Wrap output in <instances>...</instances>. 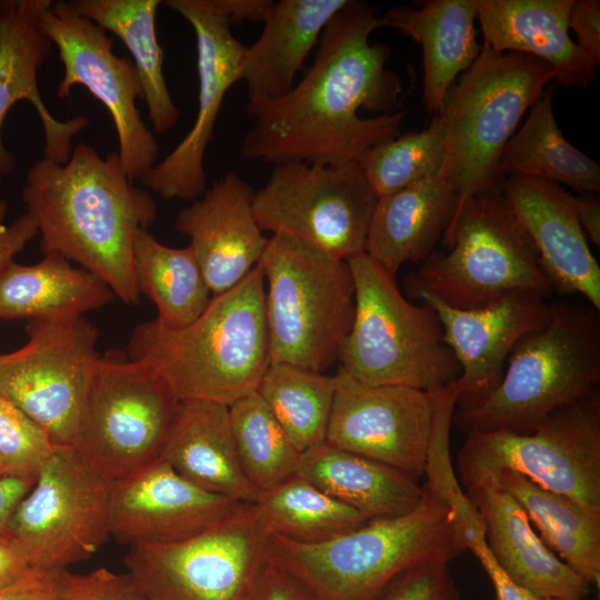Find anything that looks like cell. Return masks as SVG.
I'll list each match as a JSON object with an SVG mask.
<instances>
[{
  "instance_id": "1",
  "label": "cell",
  "mask_w": 600,
  "mask_h": 600,
  "mask_svg": "<svg viewBox=\"0 0 600 600\" xmlns=\"http://www.w3.org/2000/svg\"><path fill=\"white\" fill-rule=\"evenodd\" d=\"M377 7L350 1L328 22L302 79L274 100H248L253 124L240 154L273 166H340L400 134L407 112L393 111L402 91L386 68L391 49L370 43Z\"/></svg>"
},
{
  "instance_id": "2",
  "label": "cell",
  "mask_w": 600,
  "mask_h": 600,
  "mask_svg": "<svg viewBox=\"0 0 600 600\" xmlns=\"http://www.w3.org/2000/svg\"><path fill=\"white\" fill-rule=\"evenodd\" d=\"M21 196L38 224L43 254L76 261L124 303L139 302L133 242L157 220L158 209L130 180L118 152L102 158L80 142L64 163L42 157L28 169Z\"/></svg>"
},
{
  "instance_id": "3",
  "label": "cell",
  "mask_w": 600,
  "mask_h": 600,
  "mask_svg": "<svg viewBox=\"0 0 600 600\" xmlns=\"http://www.w3.org/2000/svg\"><path fill=\"white\" fill-rule=\"evenodd\" d=\"M264 297L257 264L188 326L168 329L156 319L138 324L127 354L154 369L179 401L230 407L257 391L271 363Z\"/></svg>"
},
{
  "instance_id": "4",
  "label": "cell",
  "mask_w": 600,
  "mask_h": 600,
  "mask_svg": "<svg viewBox=\"0 0 600 600\" xmlns=\"http://www.w3.org/2000/svg\"><path fill=\"white\" fill-rule=\"evenodd\" d=\"M424 490L410 512L370 519L321 543L270 533L268 558L324 600H373L402 572L432 561L451 562L463 553L453 510Z\"/></svg>"
},
{
  "instance_id": "5",
  "label": "cell",
  "mask_w": 600,
  "mask_h": 600,
  "mask_svg": "<svg viewBox=\"0 0 600 600\" xmlns=\"http://www.w3.org/2000/svg\"><path fill=\"white\" fill-rule=\"evenodd\" d=\"M551 304L550 321L517 343L484 402L453 413L462 432L530 433L557 409L599 388L600 310L570 301Z\"/></svg>"
},
{
  "instance_id": "6",
  "label": "cell",
  "mask_w": 600,
  "mask_h": 600,
  "mask_svg": "<svg viewBox=\"0 0 600 600\" xmlns=\"http://www.w3.org/2000/svg\"><path fill=\"white\" fill-rule=\"evenodd\" d=\"M554 79V70L537 58L498 53L482 44L474 62L451 84L437 113L446 131L440 176L458 196L456 214L473 196L501 189L504 146Z\"/></svg>"
},
{
  "instance_id": "7",
  "label": "cell",
  "mask_w": 600,
  "mask_h": 600,
  "mask_svg": "<svg viewBox=\"0 0 600 600\" xmlns=\"http://www.w3.org/2000/svg\"><path fill=\"white\" fill-rule=\"evenodd\" d=\"M442 238L449 251H433L407 277L409 298L430 296L471 310L518 291L552 294L534 244L501 189L468 199Z\"/></svg>"
},
{
  "instance_id": "8",
  "label": "cell",
  "mask_w": 600,
  "mask_h": 600,
  "mask_svg": "<svg viewBox=\"0 0 600 600\" xmlns=\"http://www.w3.org/2000/svg\"><path fill=\"white\" fill-rule=\"evenodd\" d=\"M258 264L268 286L271 363L326 372L339 361L353 323L356 290L348 261L273 233Z\"/></svg>"
},
{
  "instance_id": "9",
  "label": "cell",
  "mask_w": 600,
  "mask_h": 600,
  "mask_svg": "<svg viewBox=\"0 0 600 600\" xmlns=\"http://www.w3.org/2000/svg\"><path fill=\"white\" fill-rule=\"evenodd\" d=\"M347 261L356 310L339 368L369 386L432 392L454 382L461 369L436 312L424 302L418 306L404 298L396 274L366 252Z\"/></svg>"
},
{
  "instance_id": "10",
  "label": "cell",
  "mask_w": 600,
  "mask_h": 600,
  "mask_svg": "<svg viewBox=\"0 0 600 600\" xmlns=\"http://www.w3.org/2000/svg\"><path fill=\"white\" fill-rule=\"evenodd\" d=\"M457 466L466 491L513 471L600 514L599 388L557 409L530 433L467 434Z\"/></svg>"
},
{
  "instance_id": "11",
  "label": "cell",
  "mask_w": 600,
  "mask_h": 600,
  "mask_svg": "<svg viewBox=\"0 0 600 600\" xmlns=\"http://www.w3.org/2000/svg\"><path fill=\"white\" fill-rule=\"evenodd\" d=\"M270 533L257 504L247 503L186 540L132 544L124 564L142 600H248Z\"/></svg>"
},
{
  "instance_id": "12",
  "label": "cell",
  "mask_w": 600,
  "mask_h": 600,
  "mask_svg": "<svg viewBox=\"0 0 600 600\" xmlns=\"http://www.w3.org/2000/svg\"><path fill=\"white\" fill-rule=\"evenodd\" d=\"M113 481L78 447L56 446L6 531L32 569L62 570L97 552L110 537Z\"/></svg>"
},
{
  "instance_id": "13",
  "label": "cell",
  "mask_w": 600,
  "mask_h": 600,
  "mask_svg": "<svg viewBox=\"0 0 600 600\" xmlns=\"http://www.w3.org/2000/svg\"><path fill=\"white\" fill-rule=\"evenodd\" d=\"M179 402L149 364L109 350L98 360L76 447L123 478L159 459Z\"/></svg>"
},
{
  "instance_id": "14",
  "label": "cell",
  "mask_w": 600,
  "mask_h": 600,
  "mask_svg": "<svg viewBox=\"0 0 600 600\" xmlns=\"http://www.w3.org/2000/svg\"><path fill=\"white\" fill-rule=\"evenodd\" d=\"M26 330L24 346L0 354V397L56 444L76 446L100 358L98 329L82 316L29 320Z\"/></svg>"
},
{
  "instance_id": "15",
  "label": "cell",
  "mask_w": 600,
  "mask_h": 600,
  "mask_svg": "<svg viewBox=\"0 0 600 600\" xmlns=\"http://www.w3.org/2000/svg\"><path fill=\"white\" fill-rule=\"evenodd\" d=\"M377 201L358 161L287 162L273 166L254 191L252 210L263 232L287 233L348 260L364 252Z\"/></svg>"
},
{
  "instance_id": "16",
  "label": "cell",
  "mask_w": 600,
  "mask_h": 600,
  "mask_svg": "<svg viewBox=\"0 0 600 600\" xmlns=\"http://www.w3.org/2000/svg\"><path fill=\"white\" fill-rule=\"evenodd\" d=\"M40 22L63 64L57 96L69 98L73 87L87 88L113 120L118 156L128 177L142 180L156 164L159 143L136 106L143 93L132 60L114 54L107 31L81 16L72 1L47 0Z\"/></svg>"
},
{
  "instance_id": "17",
  "label": "cell",
  "mask_w": 600,
  "mask_h": 600,
  "mask_svg": "<svg viewBox=\"0 0 600 600\" xmlns=\"http://www.w3.org/2000/svg\"><path fill=\"white\" fill-rule=\"evenodd\" d=\"M163 3L184 18L196 34L198 110L189 132L141 181L163 199L194 201L207 190L206 150L227 92L241 80L247 47L232 34L231 22L216 0Z\"/></svg>"
},
{
  "instance_id": "18",
  "label": "cell",
  "mask_w": 600,
  "mask_h": 600,
  "mask_svg": "<svg viewBox=\"0 0 600 600\" xmlns=\"http://www.w3.org/2000/svg\"><path fill=\"white\" fill-rule=\"evenodd\" d=\"M326 441L397 469L424 474L434 398L402 386H369L338 368Z\"/></svg>"
},
{
  "instance_id": "19",
  "label": "cell",
  "mask_w": 600,
  "mask_h": 600,
  "mask_svg": "<svg viewBox=\"0 0 600 600\" xmlns=\"http://www.w3.org/2000/svg\"><path fill=\"white\" fill-rule=\"evenodd\" d=\"M244 504L199 488L159 458L114 479L109 532L122 544L174 543L223 521Z\"/></svg>"
},
{
  "instance_id": "20",
  "label": "cell",
  "mask_w": 600,
  "mask_h": 600,
  "mask_svg": "<svg viewBox=\"0 0 600 600\" xmlns=\"http://www.w3.org/2000/svg\"><path fill=\"white\" fill-rule=\"evenodd\" d=\"M532 291L512 292L501 300L471 310L447 306L422 296L437 314L447 346L461 369L456 380L458 411L476 409L502 379L507 360L517 343L550 321L552 304Z\"/></svg>"
},
{
  "instance_id": "21",
  "label": "cell",
  "mask_w": 600,
  "mask_h": 600,
  "mask_svg": "<svg viewBox=\"0 0 600 600\" xmlns=\"http://www.w3.org/2000/svg\"><path fill=\"white\" fill-rule=\"evenodd\" d=\"M253 194L230 171L176 216L174 229L190 239L212 297L237 286L261 259L268 238L256 221Z\"/></svg>"
},
{
  "instance_id": "22",
  "label": "cell",
  "mask_w": 600,
  "mask_h": 600,
  "mask_svg": "<svg viewBox=\"0 0 600 600\" xmlns=\"http://www.w3.org/2000/svg\"><path fill=\"white\" fill-rule=\"evenodd\" d=\"M501 191L531 238L553 291L580 293L600 310V267L578 221L573 196L560 184L511 176Z\"/></svg>"
},
{
  "instance_id": "23",
  "label": "cell",
  "mask_w": 600,
  "mask_h": 600,
  "mask_svg": "<svg viewBox=\"0 0 600 600\" xmlns=\"http://www.w3.org/2000/svg\"><path fill=\"white\" fill-rule=\"evenodd\" d=\"M47 0H0V178L16 170L14 156L2 139V128L10 109L26 100L37 111L44 132L43 158L64 163L72 151L73 137L88 124L77 116L56 119L46 107L38 84V70L50 56L52 42L40 22Z\"/></svg>"
},
{
  "instance_id": "24",
  "label": "cell",
  "mask_w": 600,
  "mask_h": 600,
  "mask_svg": "<svg viewBox=\"0 0 600 600\" xmlns=\"http://www.w3.org/2000/svg\"><path fill=\"white\" fill-rule=\"evenodd\" d=\"M484 526L489 551L503 573L541 597L589 598L591 584L560 560L533 530L519 502L497 484L466 491Z\"/></svg>"
},
{
  "instance_id": "25",
  "label": "cell",
  "mask_w": 600,
  "mask_h": 600,
  "mask_svg": "<svg viewBox=\"0 0 600 600\" xmlns=\"http://www.w3.org/2000/svg\"><path fill=\"white\" fill-rule=\"evenodd\" d=\"M573 0H476L483 44L537 58L563 87H586L596 64L569 36Z\"/></svg>"
},
{
  "instance_id": "26",
  "label": "cell",
  "mask_w": 600,
  "mask_h": 600,
  "mask_svg": "<svg viewBox=\"0 0 600 600\" xmlns=\"http://www.w3.org/2000/svg\"><path fill=\"white\" fill-rule=\"evenodd\" d=\"M159 458L206 491L243 503L259 499L242 471L224 404L180 401Z\"/></svg>"
},
{
  "instance_id": "27",
  "label": "cell",
  "mask_w": 600,
  "mask_h": 600,
  "mask_svg": "<svg viewBox=\"0 0 600 600\" xmlns=\"http://www.w3.org/2000/svg\"><path fill=\"white\" fill-rule=\"evenodd\" d=\"M348 0H279L259 38L247 47L241 80L248 100H274L294 86L323 29Z\"/></svg>"
},
{
  "instance_id": "28",
  "label": "cell",
  "mask_w": 600,
  "mask_h": 600,
  "mask_svg": "<svg viewBox=\"0 0 600 600\" xmlns=\"http://www.w3.org/2000/svg\"><path fill=\"white\" fill-rule=\"evenodd\" d=\"M476 0H428L400 6L380 17L381 27L394 28L420 43L423 56L422 102L437 113L456 79L477 59Z\"/></svg>"
},
{
  "instance_id": "29",
  "label": "cell",
  "mask_w": 600,
  "mask_h": 600,
  "mask_svg": "<svg viewBox=\"0 0 600 600\" xmlns=\"http://www.w3.org/2000/svg\"><path fill=\"white\" fill-rule=\"evenodd\" d=\"M457 208L458 196L440 174L378 198L364 252L396 274L433 252Z\"/></svg>"
},
{
  "instance_id": "30",
  "label": "cell",
  "mask_w": 600,
  "mask_h": 600,
  "mask_svg": "<svg viewBox=\"0 0 600 600\" xmlns=\"http://www.w3.org/2000/svg\"><path fill=\"white\" fill-rule=\"evenodd\" d=\"M297 474L369 520L410 512L426 494L408 474L327 441L302 452Z\"/></svg>"
},
{
  "instance_id": "31",
  "label": "cell",
  "mask_w": 600,
  "mask_h": 600,
  "mask_svg": "<svg viewBox=\"0 0 600 600\" xmlns=\"http://www.w3.org/2000/svg\"><path fill=\"white\" fill-rule=\"evenodd\" d=\"M114 297L98 276L56 253L29 266L12 260L0 271L2 320L82 317Z\"/></svg>"
},
{
  "instance_id": "32",
  "label": "cell",
  "mask_w": 600,
  "mask_h": 600,
  "mask_svg": "<svg viewBox=\"0 0 600 600\" xmlns=\"http://www.w3.org/2000/svg\"><path fill=\"white\" fill-rule=\"evenodd\" d=\"M489 484L509 492L526 511L543 543L591 586H600V514L569 497L504 471Z\"/></svg>"
},
{
  "instance_id": "33",
  "label": "cell",
  "mask_w": 600,
  "mask_h": 600,
  "mask_svg": "<svg viewBox=\"0 0 600 600\" xmlns=\"http://www.w3.org/2000/svg\"><path fill=\"white\" fill-rule=\"evenodd\" d=\"M77 11L128 48L139 73L152 132L173 129L180 111L168 90L163 74V50L156 30L159 0H76Z\"/></svg>"
},
{
  "instance_id": "34",
  "label": "cell",
  "mask_w": 600,
  "mask_h": 600,
  "mask_svg": "<svg viewBox=\"0 0 600 600\" xmlns=\"http://www.w3.org/2000/svg\"><path fill=\"white\" fill-rule=\"evenodd\" d=\"M554 87L548 86L530 108L521 129L500 157L503 174L563 183L580 193L600 190L599 164L571 144L559 129L552 107Z\"/></svg>"
},
{
  "instance_id": "35",
  "label": "cell",
  "mask_w": 600,
  "mask_h": 600,
  "mask_svg": "<svg viewBox=\"0 0 600 600\" xmlns=\"http://www.w3.org/2000/svg\"><path fill=\"white\" fill-rule=\"evenodd\" d=\"M133 274L140 294L157 308L156 320L168 329L194 321L212 298L191 247H168L148 229L136 234Z\"/></svg>"
},
{
  "instance_id": "36",
  "label": "cell",
  "mask_w": 600,
  "mask_h": 600,
  "mask_svg": "<svg viewBox=\"0 0 600 600\" xmlns=\"http://www.w3.org/2000/svg\"><path fill=\"white\" fill-rule=\"evenodd\" d=\"M334 389V376L270 363L257 392L302 453L326 442Z\"/></svg>"
},
{
  "instance_id": "37",
  "label": "cell",
  "mask_w": 600,
  "mask_h": 600,
  "mask_svg": "<svg viewBox=\"0 0 600 600\" xmlns=\"http://www.w3.org/2000/svg\"><path fill=\"white\" fill-rule=\"evenodd\" d=\"M256 504L271 533L303 544L324 542L369 520L298 474L261 492Z\"/></svg>"
},
{
  "instance_id": "38",
  "label": "cell",
  "mask_w": 600,
  "mask_h": 600,
  "mask_svg": "<svg viewBox=\"0 0 600 600\" xmlns=\"http://www.w3.org/2000/svg\"><path fill=\"white\" fill-rule=\"evenodd\" d=\"M229 417L242 471L260 493L297 474L302 453L257 391L232 403Z\"/></svg>"
},
{
  "instance_id": "39",
  "label": "cell",
  "mask_w": 600,
  "mask_h": 600,
  "mask_svg": "<svg viewBox=\"0 0 600 600\" xmlns=\"http://www.w3.org/2000/svg\"><path fill=\"white\" fill-rule=\"evenodd\" d=\"M444 139L443 121L434 113L423 130L399 134L371 147L358 163L376 196L381 198L440 174Z\"/></svg>"
},
{
  "instance_id": "40",
  "label": "cell",
  "mask_w": 600,
  "mask_h": 600,
  "mask_svg": "<svg viewBox=\"0 0 600 600\" xmlns=\"http://www.w3.org/2000/svg\"><path fill=\"white\" fill-rule=\"evenodd\" d=\"M458 391L456 381L433 391L434 412L424 487L453 510L457 538L461 550L466 552L476 538L484 536V526L477 508L462 491L450 458L449 437Z\"/></svg>"
},
{
  "instance_id": "41",
  "label": "cell",
  "mask_w": 600,
  "mask_h": 600,
  "mask_svg": "<svg viewBox=\"0 0 600 600\" xmlns=\"http://www.w3.org/2000/svg\"><path fill=\"white\" fill-rule=\"evenodd\" d=\"M56 446L38 423L0 397V461L6 476L36 481Z\"/></svg>"
},
{
  "instance_id": "42",
  "label": "cell",
  "mask_w": 600,
  "mask_h": 600,
  "mask_svg": "<svg viewBox=\"0 0 600 600\" xmlns=\"http://www.w3.org/2000/svg\"><path fill=\"white\" fill-rule=\"evenodd\" d=\"M450 562L432 561L396 577L373 600H462Z\"/></svg>"
},
{
  "instance_id": "43",
  "label": "cell",
  "mask_w": 600,
  "mask_h": 600,
  "mask_svg": "<svg viewBox=\"0 0 600 600\" xmlns=\"http://www.w3.org/2000/svg\"><path fill=\"white\" fill-rule=\"evenodd\" d=\"M52 600H142L131 577L100 568L87 574L59 571Z\"/></svg>"
},
{
  "instance_id": "44",
  "label": "cell",
  "mask_w": 600,
  "mask_h": 600,
  "mask_svg": "<svg viewBox=\"0 0 600 600\" xmlns=\"http://www.w3.org/2000/svg\"><path fill=\"white\" fill-rule=\"evenodd\" d=\"M248 600H324L293 573L269 560L262 566Z\"/></svg>"
},
{
  "instance_id": "45",
  "label": "cell",
  "mask_w": 600,
  "mask_h": 600,
  "mask_svg": "<svg viewBox=\"0 0 600 600\" xmlns=\"http://www.w3.org/2000/svg\"><path fill=\"white\" fill-rule=\"evenodd\" d=\"M568 27L574 32L578 47L597 66L600 62V2L573 0Z\"/></svg>"
},
{
  "instance_id": "46",
  "label": "cell",
  "mask_w": 600,
  "mask_h": 600,
  "mask_svg": "<svg viewBox=\"0 0 600 600\" xmlns=\"http://www.w3.org/2000/svg\"><path fill=\"white\" fill-rule=\"evenodd\" d=\"M481 563L492 583L497 600H566L534 594L512 582L491 556L486 538L474 540L468 548ZM582 600H592L586 598Z\"/></svg>"
},
{
  "instance_id": "47",
  "label": "cell",
  "mask_w": 600,
  "mask_h": 600,
  "mask_svg": "<svg viewBox=\"0 0 600 600\" xmlns=\"http://www.w3.org/2000/svg\"><path fill=\"white\" fill-rule=\"evenodd\" d=\"M7 203L0 198V271L38 233V224L30 213L24 212L13 222L7 224Z\"/></svg>"
},
{
  "instance_id": "48",
  "label": "cell",
  "mask_w": 600,
  "mask_h": 600,
  "mask_svg": "<svg viewBox=\"0 0 600 600\" xmlns=\"http://www.w3.org/2000/svg\"><path fill=\"white\" fill-rule=\"evenodd\" d=\"M59 571L32 569L18 583L0 590V600H52Z\"/></svg>"
},
{
  "instance_id": "49",
  "label": "cell",
  "mask_w": 600,
  "mask_h": 600,
  "mask_svg": "<svg viewBox=\"0 0 600 600\" xmlns=\"http://www.w3.org/2000/svg\"><path fill=\"white\" fill-rule=\"evenodd\" d=\"M31 570L20 543L7 532H0V590L18 583Z\"/></svg>"
},
{
  "instance_id": "50",
  "label": "cell",
  "mask_w": 600,
  "mask_h": 600,
  "mask_svg": "<svg viewBox=\"0 0 600 600\" xmlns=\"http://www.w3.org/2000/svg\"><path fill=\"white\" fill-rule=\"evenodd\" d=\"M34 480L7 476L0 478V532H6L18 503L31 490Z\"/></svg>"
},
{
  "instance_id": "51",
  "label": "cell",
  "mask_w": 600,
  "mask_h": 600,
  "mask_svg": "<svg viewBox=\"0 0 600 600\" xmlns=\"http://www.w3.org/2000/svg\"><path fill=\"white\" fill-rule=\"evenodd\" d=\"M219 9L230 22H264L271 12V0H216Z\"/></svg>"
},
{
  "instance_id": "52",
  "label": "cell",
  "mask_w": 600,
  "mask_h": 600,
  "mask_svg": "<svg viewBox=\"0 0 600 600\" xmlns=\"http://www.w3.org/2000/svg\"><path fill=\"white\" fill-rule=\"evenodd\" d=\"M573 207L586 237L596 246H600L599 199L589 193H581L578 197L573 196Z\"/></svg>"
},
{
  "instance_id": "53",
  "label": "cell",
  "mask_w": 600,
  "mask_h": 600,
  "mask_svg": "<svg viewBox=\"0 0 600 600\" xmlns=\"http://www.w3.org/2000/svg\"><path fill=\"white\" fill-rule=\"evenodd\" d=\"M2 477H7V476H6L3 466H2V463H1V461H0V478H2Z\"/></svg>"
}]
</instances>
